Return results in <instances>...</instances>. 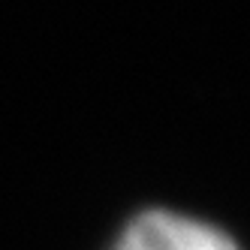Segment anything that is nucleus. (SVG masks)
<instances>
[{
  "label": "nucleus",
  "instance_id": "obj_1",
  "mask_svg": "<svg viewBox=\"0 0 250 250\" xmlns=\"http://www.w3.org/2000/svg\"><path fill=\"white\" fill-rule=\"evenodd\" d=\"M115 250H235V244L205 223L166 211H148L133 220Z\"/></svg>",
  "mask_w": 250,
  "mask_h": 250
}]
</instances>
